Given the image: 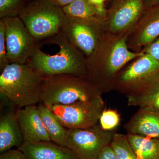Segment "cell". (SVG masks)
I'll return each mask as SVG.
<instances>
[{"label": "cell", "instance_id": "2e32d148", "mask_svg": "<svg viewBox=\"0 0 159 159\" xmlns=\"http://www.w3.org/2000/svg\"><path fill=\"white\" fill-rule=\"evenodd\" d=\"M129 144L139 159H159V139L127 133Z\"/></svg>", "mask_w": 159, "mask_h": 159}, {"label": "cell", "instance_id": "3957f363", "mask_svg": "<svg viewBox=\"0 0 159 159\" xmlns=\"http://www.w3.org/2000/svg\"><path fill=\"white\" fill-rule=\"evenodd\" d=\"M102 92L89 78L70 75L44 77L41 102L46 106L66 105L87 101Z\"/></svg>", "mask_w": 159, "mask_h": 159}, {"label": "cell", "instance_id": "5bb4252c", "mask_svg": "<svg viewBox=\"0 0 159 159\" xmlns=\"http://www.w3.org/2000/svg\"><path fill=\"white\" fill-rule=\"evenodd\" d=\"M24 139L16 113L8 112L0 117V152L20 147Z\"/></svg>", "mask_w": 159, "mask_h": 159}, {"label": "cell", "instance_id": "7c38bea8", "mask_svg": "<svg viewBox=\"0 0 159 159\" xmlns=\"http://www.w3.org/2000/svg\"><path fill=\"white\" fill-rule=\"evenodd\" d=\"M142 6V0H117L110 16L111 31L118 32L129 27L140 15Z\"/></svg>", "mask_w": 159, "mask_h": 159}, {"label": "cell", "instance_id": "30bf717a", "mask_svg": "<svg viewBox=\"0 0 159 159\" xmlns=\"http://www.w3.org/2000/svg\"><path fill=\"white\" fill-rule=\"evenodd\" d=\"M16 115L24 142L32 143L51 141L43 123L38 106H28L19 109Z\"/></svg>", "mask_w": 159, "mask_h": 159}, {"label": "cell", "instance_id": "7a4b0ae2", "mask_svg": "<svg viewBox=\"0 0 159 159\" xmlns=\"http://www.w3.org/2000/svg\"><path fill=\"white\" fill-rule=\"evenodd\" d=\"M44 77L28 63H10L1 72L0 94L19 108L41 102Z\"/></svg>", "mask_w": 159, "mask_h": 159}, {"label": "cell", "instance_id": "d4e9b609", "mask_svg": "<svg viewBox=\"0 0 159 159\" xmlns=\"http://www.w3.org/2000/svg\"><path fill=\"white\" fill-rule=\"evenodd\" d=\"M98 159H118L110 145L105 146L101 151Z\"/></svg>", "mask_w": 159, "mask_h": 159}, {"label": "cell", "instance_id": "9c48e42d", "mask_svg": "<svg viewBox=\"0 0 159 159\" xmlns=\"http://www.w3.org/2000/svg\"><path fill=\"white\" fill-rule=\"evenodd\" d=\"M100 18L79 19L66 17L61 31L82 54L90 56L98 45Z\"/></svg>", "mask_w": 159, "mask_h": 159}, {"label": "cell", "instance_id": "4fadbf2b", "mask_svg": "<svg viewBox=\"0 0 159 159\" xmlns=\"http://www.w3.org/2000/svg\"><path fill=\"white\" fill-rule=\"evenodd\" d=\"M28 159H78L70 148L54 142H24L18 148Z\"/></svg>", "mask_w": 159, "mask_h": 159}, {"label": "cell", "instance_id": "4316f807", "mask_svg": "<svg viewBox=\"0 0 159 159\" xmlns=\"http://www.w3.org/2000/svg\"><path fill=\"white\" fill-rule=\"evenodd\" d=\"M51 1L54 4L61 6L62 8L73 2L75 0H51Z\"/></svg>", "mask_w": 159, "mask_h": 159}, {"label": "cell", "instance_id": "8992f818", "mask_svg": "<svg viewBox=\"0 0 159 159\" xmlns=\"http://www.w3.org/2000/svg\"><path fill=\"white\" fill-rule=\"evenodd\" d=\"M68 129H86L98 124L105 109L101 96L66 105L47 106Z\"/></svg>", "mask_w": 159, "mask_h": 159}, {"label": "cell", "instance_id": "44dd1931", "mask_svg": "<svg viewBox=\"0 0 159 159\" xmlns=\"http://www.w3.org/2000/svg\"><path fill=\"white\" fill-rule=\"evenodd\" d=\"M29 0H0L1 19L19 16Z\"/></svg>", "mask_w": 159, "mask_h": 159}, {"label": "cell", "instance_id": "5b68a950", "mask_svg": "<svg viewBox=\"0 0 159 159\" xmlns=\"http://www.w3.org/2000/svg\"><path fill=\"white\" fill-rule=\"evenodd\" d=\"M159 81V61L144 54L116 77L112 89L126 97L144 95Z\"/></svg>", "mask_w": 159, "mask_h": 159}, {"label": "cell", "instance_id": "83f0119b", "mask_svg": "<svg viewBox=\"0 0 159 159\" xmlns=\"http://www.w3.org/2000/svg\"><path fill=\"white\" fill-rule=\"evenodd\" d=\"M89 2L94 6L99 8L102 11H105V9L103 8V3L105 0H89Z\"/></svg>", "mask_w": 159, "mask_h": 159}, {"label": "cell", "instance_id": "277c9868", "mask_svg": "<svg viewBox=\"0 0 159 159\" xmlns=\"http://www.w3.org/2000/svg\"><path fill=\"white\" fill-rule=\"evenodd\" d=\"M19 17L38 42L60 32L66 19L62 7L51 0H29Z\"/></svg>", "mask_w": 159, "mask_h": 159}, {"label": "cell", "instance_id": "f1b7e54d", "mask_svg": "<svg viewBox=\"0 0 159 159\" xmlns=\"http://www.w3.org/2000/svg\"><path fill=\"white\" fill-rule=\"evenodd\" d=\"M146 1L151 6H153L159 2V0H146Z\"/></svg>", "mask_w": 159, "mask_h": 159}, {"label": "cell", "instance_id": "ac0fdd59", "mask_svg": "<svg viewBox=\"0 0 159 159\" xmlns=\"http://www.w3.org/2000/svg\"><path fill=\"white\" fill-rule=\"evenodd\" d=\"M147 17L138 38V43L141 45L150 43L159 36V2L152 6Z\"/></svg>", "mask_w": 159, "mask_h": 159}, {"label": "cell", "instance_id": "d6986e66", "mask_svg": "<svg viewBox=\"0 0 159 159\" xmlns=\"http://www.w3.org/2000/svg\"><path fill=\"white\" fill-rule=\"evenodd\" d=\"M110 146L118 159H139L131 146L126 135L114 134Z\"/></svg>", "mask_w": 159, "mask_h": 159}, {"label": "cell", "instance_id": "603a6c76", "mask_svg": "<svg viewBox=\"0 0 159 159\" xmlns=\"http://www.w3.org/2000/svg\"><path fill=\"white\" fill-rule=\"evenodd\" d=\"M10 64L7 57L6 26L2 20H0V71Z\"/></svg>", "mask_w": 159, "mask_h": 159}, {"label": "cell", "instance_id": "ba28073f", "mask_svg": "<svg viewBox=\"0 0 159 159\" xmlns=\"http://www.w3.org/2000/svg\"><path fill=\"white\" fill-rule=\"evenodd\" d=\"M114 134L98 124L86 129H68L66 147L78 159H98L102 149L110 145Z\"/></svg>", "mask_w": 159, "mask_h": 159}, {"label": "cell", "instance_id": "cb8c5ba5", "mask_svg": "<svg viewBox=\"0 0 159 159\" xmlns=\"http://www.w3.org/2000/svg\"><path fill=\"white\" fill-rule=\"evenodd\" d=\"M0 159H28L22 152L19 149L9 150L1 153Z\"/></svg>", "mask_w": 159, "mask_h": 159}, {"label": "cell", "instance_id": "9a60e30c", "mask_svg": "<svg viewBox=\"0 0 159 159\" xmlns=\"http://www.w3.org/2000/svg\"><path fill=\"white\" fill-rule=\"evenodd\" d=\"M38 107L51 141L57 145L66 147L68 129L61 123L48 106L41 102Z\"/></svg>", "mask_w": 159, "mask_h": 159}, {"label": "cell", "instance_id": "52a82bcc", "mask_svg": "<svg viewBox=\"0 0 159 159\" xmlns=\"http://www.w3.org/2000/svg\"><path fill=\"white\" fill-rule=\"evenodd\" d=\"M2 20L6 26L7 57L9 62L27 63L40 44L19 16Z\"/></svg>", "mask_w": 159, "mask_h": 159}, {"label": "cell", "instance_id": "e0dca14e", "mask_svg": "<svg viewBox=\"0 0 159 159\" xmlns=\"http://www.w3.org/2000/svg\"><path fill=\"white\" fill-rule=\"evenodd\" d=\"M62 9L66 16L69 18H100L105 14V11L99 9L89 0H75L67 6L62 7Z\"/></svg>", "mask_w": 159, "mask_h": 159}, {"label": "cell", "instance_id": "7402d4cb", "mask_svg": "<svg viewBox=\"0 0 159 159\" xmlns=\"http://www.w3.org/2000/svg\"><path fill=\"white\" fill-rule=\"evenodd\" d=\"M99 122L102 129L112 131L120 125L121 116L116 110L105 108L100 116Z\"/></svg>", "mask_w": 159, "mask_h": 159}, {"label": "cell", "instance_id": "6da1fadb", "mask_svg": "<svg viewBox=\"0 0 159 159\" xmlns=\"http://www.w3.org/2000/svg\"><path fill=\"white\" fill-rule=\"evenodd\" d=\"M44 42L57 45L59 52L50 55L38 48L27 62L43 77L70 75L89 79L87 61L82 53L69 41L62 31Z\"/></svg>", "mask_w": 159, "mask_h": 159}, {"label": "cell", "instance_id": "ffe728a7", "mask_svg": "<svg viewBox=\"0 0 159 159\" xmlns=\"http://www.w3.org/2000/svg\"><path fill=\"white\" fill-rule=\"evenodd\" d=\"M127 98L129 106L148 107L159 110V87L145 95Z\"/></svg>", "mask_w": 159, "mask_h": 159}, {"label": "cell", "instance_id": "8fae6325", "mask_svg": "<svg viewBox=\"0 0 159 159\" xmlns=\"http://www.w3.org/2000/svg\"><path fill=\"white\" fill-rule=\"evenodd\" d=\"M124 127L128 134L159 139V110L140 107Z\"/></svg>", "mask_w": 159, "mask_h": 159}, {"label": "cell", "instance_id": "484cf974", "mask_svg": "<svg viewBox=\"0 0 159 159\" xmlns=\"http://www.w3.org/2000/svg\"><path fill=\"white\" fill-rule=\"evenodd\" d=\"M147 53L159 61V38L151 43L147 49Z\"/></svg>", "mask_w": 159, "mask_h": 159}, {"label": "cell", "instance_id": "f546056e", "mask_svg": "<svg viewBox=\"0 0 159 159\" xmlns=\"http://www.w3.org/2000/svg\"><path fill=\"white\" fill-rule=\"evenodd\" d=\"M158 87L157 88H158L159 87V85H158Z\"/></svg>", "mask_w": 159, "mask_h": 159}]
</instances>
